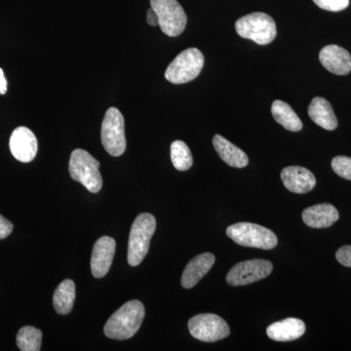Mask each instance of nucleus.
<instances>
[{"mask_svg": "<svg viewBox=\"0 0 351 351\" xmlns=\"http://www.w3.org/2000/svg\"><path fill=\"white\" fill-rule=\"evenodd\" d=\"M69 171L71 177L82 184L90 193H99L103 188L100 162L84 149H77L71 152Z\"/></svg>", "mask_w": 351, "mask_h": 351, "instance_id": "3", "label": "nucleus"}, {"mask_svg": "<svg viewBox=\"0 0 351 351\" xmlns=\"http://www.w3.org/2000/svg\"><path fill=\"white\" fill-rule=\"evenodd\" d=\"M75 301V285L71 279H66L58 286L53 295L55 311L62 315H66L73 311Z\"/></svg>", "mask_w": 351, "mask_h": 351, "instance_id": "20", "label": "nucleus"}, {"mask_svg": "<svg viewBox=\"0 0 351 351\" xmlns=\"http://www.w3.org/2000/svg\"><path fill=\"white\" fill-rule=\"evenodd\" d=\"M147 22L149 23V25H152V27H157V25H159L158 16H157L156 11L152 8L147 10Z\"/></svg>", "mask_w": 351, "mask_h": 351, "instance_id": "28", "label": "nucleus"}, {"mask_svg": "<svg viewBox=\"0 0 351 351\" xmlns=\"http://www.w3.org/2000/svg\"><path fill=\"white\" fill-rule=\"evenodd\" d=\"M101 143L108 154L117 157L126 149L125 121L117 108H110L101 124Z\"/></svg>", "mask_w": 351, "mask_h": 351, "instance_id": "7", "label": "nucleus"}, {"mask_svg": "<svg viewBox=\"0 0 351 351\" xmlns=\"http://www.w3.org/2000/svg\"><path fill=\"white\" fill-rule=\"evenodd\" d=\"M7 92V82L4 77L3 71L0 69V94L4 95Z\"/></svg>", "mask_w": 351, "mask_h": 351, "instance_id": "29", "label": "nucleus"}, {"mask_svg": "<svg viewBox=\"0 0 351 351\" xmlns=\"http://www.w3.org/2000/svg\"><path fill=\"white\" fill-rule=\"evenodd\" d=\"M152 8L159 19V27L166 36L175 38L186 29L188 18L177 0H151Z\"/></svg>", "mask_w": 351, "mask_h": 351, "instance_id": "8", "label": "nucleus"}, {"mask_svg": "<svg viewBox=\"0 0 351 351\" xmlns=\"http://www.w3.org/2000/svg\"><path fill=\"white\" fill-rule=\"evenodd\" d=\"M215 263V256L211 253H203L196 256L186 265L182 276V286L186 289L195 287Z\"/></svg>", "mask_w": 351, "mask_h": 351, "instance_id": "16", "label": "nucleus"}, {"mask_svg": "<svg viewBox=\"0 0 351 351\" xmlns=\"http://www.w3.org/2000/svg\"><path fill=\"white\" fill-rule=\"evenodd\" d=\"M13 230V223L0 215V239H6Z\"/></svg>", "mask_w": 351, "mask_h": 351, "instance_id": "27", "label": "nucleus"}, {"mask_svg": "<svg viewBox=\"0 0 351 351\" xmlns=\"http://www.w3.org/2000/svg\"><path fill=\"white\" fill-rule=\"evenodd\" d=\"M274 265L267 260L245 261L235 265L226 276V282L230 286H244L257 282L269 276Z\"/></svg>", "mask_w": 351, "mask_h": 351, "instance_id": "10", "label": "nucleus"}, {"mask_svg": "<svg viewBox=\"0 0 351 351\" xmlns=\"http://www.w3.org/2000/svg\"><path fill=\"white\" fill-rule=\"evenodd\" d=\"M280 176L284 186L291 193L304 195L313 191L316 184V179L313 172L301 166H289L284 168Z\"/></svg>", "mask_w": 351, "mask_h": 351, "instance_id": "13", "label": "nucleus"}, {"mask_svg": "<svg viewBox=\"0 0 351 351\" xmlns=\"http://www.w3.org/2000/svg\"><path fill=\"white\" fill-rule=\"evenodd\" d=\"M191 336L205 343H214L230 336V329L223 318L213 313H203L193 316L189 321Z\"/></svg>", "mask_w": 351, "mask_h": 351, "instance_id": "9", "label": "nucleus"}, {"mask_svg": "<svg viewBox=\"0 0 351 351\" xmlns=\"http://www.w3.org/2000/svg\"><path fill=\"white\" fill-rule=\"evenodd\" d=\"M145 314V306L142 302L137 300L127 302L110 316L104 332L110 339L119 341L130 339L142 326Z\"/></svg>", "mask_w": 351, "mask_h": 351, "instance_id": "1", "label": "nucleus"}, {"mask_svg": "<svg viewBox=\"0 0 351 351\" xmlns=\"http://www.w3.org/2000/svg\"><path fill=\"white\" fill-rule=\"evenodd\" d=\"M117 243L110 237H103L97 240L92 251L91 271L96 278H103L110 271L114 257Z\"/></svg>", "mask_w": 351, "mask_h": 351, "instance_id": "12", "label": "nucleus"}, {"mask_svg": "<svg viewBox=\"0 0 351 351\" xmlns=\"http://www.w3.org/2000/svg\"><path fill=\"white\" fill-rule=\"evenodd\" d=\"M9 145L12 156L21 162H31L38 154V140L27 127H18L13 131Z\"/></svg>", "mask_w": 351, "mask_h": 351, "instance_id": "11", "label": "nucleus"}, {"mask_svg": "<svg viewBox=\"0 0 351 351\" xmlns=\"http://www.w3.org/2000/svg\"><path fill=\"white\" fill-rule=\"evenodd\" d=\"M235 29L241 38L250 39L260 45H267L276 38V25L267 14L256 12L240 18Z\"/></svg>", "mask_w": 351, "mask_h": 351, "instance_id": "5", "label": "nucleus"}, {"mask_svg": "<svg viewBox=\"0 0 351 351\" xmlns=\"http://www.w3.org/2000/svg\"><path fill=\"white\" fill-rule=\"evenodd\" d=\"M336 258L341 265H345L346 267H351V246L346 245L341 247L336 253Z\"/></svg>", "mask_w": 351, "mask_h": 351, "instance_id": "26", "label": "nucleus"}, {"mask_svg": "<svg viewBox=\"0 0 351 351\" xmlns=\"http://www.w3.org/2000/svg\"><path fill=\"white\" fill-rule=\"evenodd\" d=\"M226 235L235 243L244 247L270 250L276 246V233L269 228L252 223H239L226 228Z\"/></svg>", "mask_w": 351, "mask_h": 351, "instance_id": "4", "label": "nucleus"}, {"mask_svg": "<svg viewBox=\"0 0 351 351\" xmlns=\"http://www.w3.org/2000/svg\"><path fill=\"white\" fill-rule=\"evenodd\" d=\"M306 332L304 321L298 318H286L269 325L267 329V336L276 341H291L301 338Z\"/></svg>", "mask_w": 351, "mask_h": 351, "instance_id": "17", "label": "nucleus"}, {"mask_svg": "<svg viewBox=\"0 0 351 351\" xmlns=\"http://www.w3.org/2000/svg\"><path fill=\"white\" fill-rule=\"evenodd\" d=\"M171 160L176 169L186 171L191 169L193 164L191 149L182 141H175L171 145Z\"/></svg>", "mask_w": 351, "mask_h": 351, "instance_id": "23", "label": "nucleus"}, {"mask_svg": "<svg viewBox=\"0 0 351 351\" xmlns=\"http://www.w3.org/2000/svg\"><path fill=\"white\" fill-rule=\"evenodd\" d=\"M313 1L321 9L332 11V12L345 10L350 5V0H313Z\"/></svg>", "mask_w": 351, "mask_h": 351, "instance_id": "25", "label": "nucleus"}, {"mask_svg": "<svg viewBox=\"0 0 351 351\" xmlns=\"http://www.w3.org/2000/svg\"><path fill=\"white\" fill-rule=\"evenodd\" d=\"M308 115L314 123L326 130L332 131L338 127V119L326 99L314 98L308 107Z\"/></svg>", "mask_w": 351, "mask_h": 351, "instance_id": "18", "label": "nucleus"}, {"mask_svg": "<svg viewBox=\"0 0 351 351\" xmlns=\"http://www.w3.org/2000/svg\"><path fill=\"white\" fill-rule=\"evenodd\" d=\"M332 168L339 177L351 181V157L339 156L332 160Z\"/></svg>", "mask_w": 351, "mask_h": 351, "instance_id": "24", "label": "nucleus"}, {"mask_svg": "<svg viewBox=\"0 0 351 351\" xmlns=\"http://www.w3.org/2000/svg\"><path fill=\"white\" fill-rule=\"evenodd\" d=\"M322 66L330 73L346 75L351 71V56L348 50L338 45L325 46L319 53Z\"/></svg>", "mask_w": 351, "mask_h": 351, "instance_id": "14", "label": "nucleus"}, {"mask_svg": "<svg viewBox=\"0 0 351 351\" xmlns=\"http://www.w3.org/2000/svg\"><path fill=\"white\" fill-rule=\"evenodd\" d=\"M302 221L309 228H327L339 218L338 210L329 203L314 205L302 212Z\"/></svg>", "mask_w": 351, "mask_h": 351, "instance_id": "15", "label": "nucleus"}, {"mask_svg": "<svg viewBox=\"0 0 351 351\" xmlns=\"http://www.w3.org/2000/svg\"><path fill=\"white\" fill-rule=\"evenodd\" d=\"M271 113L277 123L291 132H299L302 129L301 119H299L291 106L283 101H274L271 106Z\"/></svg>", "mask_w": 351, "mask_h": 351, "instance_id": "21", "label": "nucleus"}, {"mask_svg": "<svg viewBox=\"0 0 351 351\" xmlns=\"http://www.w3.org/2000/svg\"><path fill=\"white\" fill-rule=\"evenodd\" d=\"M204 66V56L196 48H189L180 53L168 66L165 78L174 84H184L195 80Z\"/></svg>", "mask_w": 351, "mask_h": 351, "instance_id": "6", "label": "nucleus"}, {"mask_svg": "<svg viewBox=\"0 0 351 351\" xmlns=\"http://www.w3.org/2000/svg\"><path fill=\"white\" fill-rule=\"evenodd\" d=\"M213 145L217 154L228 165L234 168H244L248 165L247 154L226 138L221 135L215 136Z\"/></svg>", "mask_w": 351, "mask_h": 351, "instance_id": "19", "label": "nucleus"}, {"mask_svg": "<svg viewBox=\"0 0 351 351\" xmlns=\"http://www.w3.org/2000/svg\"><path fill=\"white\" fill-rule=\"evenodd\" d=\"M43 343V332L32 326L20 329L17 335V346L22 351H39Z\"/></svg>", "mask_w": 351, "mask_h": 351, "instance_id": "22", "label": "nucleus"}, {"mask_svg": "<svg viewBox=\"0 0 351 351\" xmlns=\"http://www.w3.org/2000/svg\"><path fill=\"white\" fill-rule=\"evenodd\" d=\"M156 230V219L152 214L138 215L130 230L128 242V260L131 267H137L143 262L149 249L152 237Z\"/></svg>", "mask_w": 351, "mask_h": 351, "instance_id": "2", "label": "nucleus"}]
</instances>
